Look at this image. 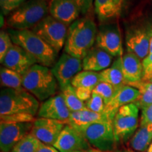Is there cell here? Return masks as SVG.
I'll return each instance as SVG.
<instances>
[{"instance_id": "6da1fadb", "label": "cell", "mask_w": 152, "mask_h": 152, "mask_svg": "<svg viewBox=\"0 0 152 152\" xmlns=\"http://www.w3.org/2000/svg\"><path fill=\"white\" fill-rule=\"evenodd\" d=\"M97 27L90 17L77 19L68 27L64 52L83 60L96 43Z\"/></svg>"}, {"instance_id": "7a4b0ae2", "label": "cell", "mask_w": 152, "mask_h": 152, "mask_svg": "<svg viewBox=\"0 0 152 152\" xmlns=\"http://www.w3.org/2000/svg\"><path fill=\"white\" fill-rule=\"evenodd\" d=\"M8 33L14 45L25 49L38 64L51 67L56 64L58 52L31 30L10 29Z\"/></svg>"}, {"instance_id": "3957f363", "label": "cell", "mask_w": 152, "mask_h": 152, "mask_svg": "<svg viewBox=\"0 0 152 152\" xmlns=\"http://www.w3.org/2000/svg\"><path fill=\"white\" fill-rule=\"evenodd\" d=\"M58 85L52 69L40 64H35L23 75V88L41 102L54 96Z\"/></svg>"}, {"instance_id": "277c9868", "label": "cell", "mask_w": 152, "mask_h": 152, "mask_svg": "<svg viewBox=\"0 0 152 152\" xmlns=\"http://www.w3.org/2000/svg\"><path fill=\"white\" fill-rule=\"evenodd\" d=\"M37 99L26 89L3 88L0 92V115L28 113L35 116L39 109Z\"/></svg>"}, {"instance_id": "5b68a950", "label": "cell", "mask_w": 152, "mask_h": 152, "mask_svg": "<svg viewBox=\"0 0 152 152\" xmlns=\"http://www.w3.org/2000/svg\"><path fill=\"white\" fill-rule=\"evenodd\" d=\"M46 0H28L13 11L7 18V25L14 30H31L48 16Z\"/></svg>"}, {"instance_id": "8992f818", "label": "cell", "mask_w": 152, "mask_h": 152, "mask_svg": "<svg viewBox=\"0 0 152 152\" xmlns=\"http://www.w3.org/2000/svg\"><path fill=\"white\" fill-rule=\"evenodd\" d=\"M76 130L94 149L104 152L113 151L115 149L117 142L112 123H94Z\"/></svg>"}, {"instance_id": "52a82bcc", "label": "cell", "mask_w": 152, "mask_h": 152, "mask_svg": "<svg viewBox=\"0 0 152 152\" xmlns=\"http://www.w3.org/2000/svg\"><path fill=\"white\" fill-rule=\"evenodd\" d=\"M68 30V26L50 15L31 29L58 53L65 46Z\"/></svg>"}, {"instance_id": "ba28073f", "label": "cell", "mask_w": 152, "mask_h": 152, "mask_svg": "<svg viewBox=\"0 0 152 152\" xmlns=\"http://www.w3.org/2000/svg\"><path fill=\"white\" fill-rule=\"evenodd\" d=\"M139 109L135 104L132 103L123 106L118 110L112 122L117 142H126L137 130Z\"/></svg>"}, {"instance_id": "9c48e42d", "label": "cell", "mask_w": 152, "mask_h": 152, "mask_svg": "<svg viewBox=\"0 0 152 152\" xmlns=\"http://www.w3.org/2000/svg\"><path fill=\"white\" fill-rule=\"evenodd\" d=\"M95 45L113 57L123 56V42L118 25L115 23L101 25L98 28Z\"/></svg>"}, {"instance_id": "30bf717a", "label": "cell", "mask_w": 152, "mask_h": 152, "mask_svg": "<svg viewBox=\"0 0 152 152\" xmlns=\"http://www.w3.org/2000/svg\"><path fill=\"white\" fill-rule=\"evenodd\" d=\"M33 123H9L1 121L0 149L1 152H11L15 146L29 134Z\"/></svg>"}, {"instance_id": "8fae6325", "label": "cell", "mask_w": 152, "mask_h": 152, "mask_svg": "<svg viewBox=\"0 0 152 152\" xmlns=\"http://www.w3.org/2000/svg\"><path fill=\"white\" fill-rule=\"evenodd\" d=\"M83 71V61L64 52L52 68L61 89L71 85L73 77Z\"/></svg>"}, {"instance_id": "7c38bea8", "label": "cell", "mask_w": 152, "mask_h": 152, "mask_svg": "<svg viewBox=\"0 0 152 152\" xmlns=\"http://www.w3.org/2000/svg\"><path fill=\"white\" fill-rule=\"evenodd\" d=\"M53 146L59 152L87 151L91 148L84 136L68 124L65 125Z\"/></svg>"}, {"instance_id": "4fadbf2b", "label": "cell", "mask_w": 152, "mask_h": 152, "mask_svg": "<svg viewBox=\"0 0 152 152\" xmlns=\"http://www.w3.org/2000/svg\"><path fill=\"white\" fill-rule=\"evenodd\" d=\"M66 124V123L56 120L38 118L33 122L30 134L42 143L53 146Z\"/></svg>"}, {"instance_id": "5bb4252c", "label": "cell", "mask_w": 152, "mask_h": 152, "mask_svg": "<svg viewBox=\"0 0 152 152\" xmlns=\"http://www.w3.org/2000/svg\"><path fill=\"white\" fill-rule=\"evenodd\" d=\"M71 113L62 94L59 93L43 102L37 112V117L62 121L67 124Z\"/></svg>"}, {"instance_id": "9a60e30c", "label": "cell", "mask_w": 152, "mask_h": 152, "mask_svg": "<svg viewBox=\"0 0 152 152\" xmlns=\"http://www.w3.org/2000/svg\"><path fill=\"white\" fill-rule=\"evenodd\" d=\"M36 64H37V61L31 55L16 45H13L1 62L3 66L22 75Z\"/></svg>"}, {"instance_id": "2e32d148", "label": "cell", "mask_w": 152, "mask_h": 152, "mask_svg": "<svg viewBox=\"0 0 152 152\" xmlns=\"http://www.w3.org/2000/svg\"><path fill=\"white\" fill-rule=\"evenodd\" d=\"M152 28H136L128 32L126 35L128 52L135 54L142 61L149 54V42Z\"/></svg>"}, {"instance_id": "e0dca14e", "label": "cell", "mask_w": 152, "mask_h": 152, "mask_svg": "<svg viewBox=\"0 0 152 152\" xmlns=\"http://www.w3.org/2000/svg\"><path fill=\"white\" fill-rule=\"evenodd\" d=\"M49 13L56 20L70 26L81 14L75 0H51Z\"/></svg>"}, {"instance_id": "ac0fdd59", "label": "cell", "mask_w": 152, "mask_h": 152, "mask_svg": "<svg viewBox=\"0 0 152 152\" xmlns=\"http://www.w3.org/2000/svg\"><path fill=\"white\" fill-rule=\"evenodd\" d=\"M140 96L137 89L128 85H124L115 91L113 98L109 103L106 105L104 113L107 114L112 121L116 114L118 110L127 104L134 103Z\"/></svg>"}, {"instance_id": "d6986e66", "label": "cell", "mask_w": 152, "mask_h": 152, "mask_svg": "<svg viewBox=\"0 0 152 152\" xmlns=\"http://www.w3.org/2000/svg\"><path fill=\"white\" fill-rule=\"evenodd\" d=\"M113 58L111 54L95 46L89 51L83 61V71H102L111 66Z\"/></svg>"}, {"instance_id": "ffe728a7", "label": "cell", "mask_w": 152, "mask_h": 152, "mask_svg": "<svg viewBox=\"0 0 152 152\" xmlns=\"http://www.w3.org/2000/svg\"><path fill=\"white\" fill-rule=\"evenodd\" d=\"M122 68L125 85L136 83L142 80V61L137 56L127 52L122 56Z\"/></svg>"}, {"instance_id": "44dd1931", "label": "cell", "mask_w": 152, "mask_h": 152, "mask_svg": "<svg viewBox=\"0 0 152 152\" xmlns=\"http://www.w3.org/2000/svg\"><path fill=\"white\" fill-rule=\"evenodd\" d=\"M106 122L112 123L111 118L106 113H99L87 109V108L81 111L71 112L67 124L75 129L83 128L94 123Z\"/></svg>"}, {"instance_id": "7402d4cb", "label": "cell", "mask_w": 152, "mask_h": 152, "mask_svg": "<svg viewBox=\"0 0 152 152\" xmlns=\"http://www.w3.org/2000/svg\"><path fill=\"white\" fill-rule=\"evenodd\" d=\"M125 0H94V12L100 21L117 18L121 14Z\"/></svg>"}, {"instance_id": "603a6c76", "label": "cell", "mask_w": 152, "mask_h": 152, "mask_svg": "<svg viewBox=\"0 0 152 152\" xmlns=\"http://www.w3.org/2000/svg\"><path fill=\"white\" fill-rule=\"evenodd\" d=\"M100 82L111 85L115 89H118L125 85L122 68V56L118 57L111 66L99 73Z\"/></svg>"}, {"instance_id": "cb8c5ba5", "label": "cell", "mask_w": 152, "mask_h": 152, "mask_svg": "<svg viewBox=\"0 0 152 152\" xmlns=\"http://www.w3.org/2000/svg\"><path fill=\"white\" fill-rule=\"evenodd\" d=\"M152 142V125H140L129 142V147L132 151L145 152Z\"/></svg>"}, {"instance_id": "d4e9b609", "label": "cell", "mask_w": 152, "mask_h": 152, "mask_svg": "<svg viewBox=\"0 0 152 152\" xmlns=\"http://www.w3.org/2000/svg\"><path fill=\"white\" fill-rule=\"evenodd\" d=\"M99 82V75L97 72L82 71L73 77L71 85L75 88L82 87L93 91Z\"/></svg>"}, {"instance_id": "484cf974", "label": "cell", "mask_w": 152, "mask_h": 152, "mask_svg": "<svg viewBox=\"0 0 152 152\" xmlns=\"http://www.w3.org/2000/svg\"><path fill=\"white\" fill-rule=\"evenodd\" d=\"M0 80L1 87L18 90L23 87V75L20 73L1 66L0 68Z\"/></svg>"}, {"instance_id": "4316f807", "label": "cell", "mask_w": 152, "mask_h": 152, "mask_svg": "<svg viewBox=\"0 0 152 152\" xmlns=\"http://www.w3.org/2000/svg\"><path fill=\"white\" fill-rule=\"evenodd\" d=\"M60 93L62 94L66 105L71 112L81 111L86 108L85 102H82L77 97L75 92V88L72 85H69L64 88L61 89Z\"/></svg>"}, {"instance_id": "83f0119b", "label": "cell", "mask_w": 152, "mask_h": 152, "mask_svg": "<svg viewBox=\"0 0 152 152\" xmlns=\"http://www.w3.org/2000/svg\"><path fill=\"white\" fill-rule=\"evenodd\" d=\"M42 144L30 133L15 146L11 152H36Z\"/></svg>"}, {"instance_id": "f1b7e54d", "label": "cell", "mask_w": 152, "mask_h": 152, "mask_svg": "<svg viewBox=\"0 0 152 152\" xmlns=\"http://www.w3.org/2000/svg\"><path fill=\"white\" fill-rule=\"evenodd\" d=\"M115 91H116V89L111 85L104 83V82H99L97 85L94 87L92 92L99 95L103 99L106 105L113 98Z\"/></svg>"}, {"instance_id": "f546056e", "label": "cell", "mask_w": 152, "mask_h": 152, "mask_svg": "<svg viewBox=\"0 0 152 152\" xmlns=\"http://www.w3.org/2000/svg\"><path fill=\"white\" fill-rule=\"evenodd\" d=\"M85 107L90 111L99 113H104L106 109V104L99 95L92 92V96L85 102Z\"/></svg>"}, {"instance_id": "4dcf8cb0", "label": "cell", "mask_w": 152, "mask_h": 152, "mask_svg": "<svg viewBox=\"0 0 152 152\" xmlns=\"http://www.w3.org/2000/svg\"><path fill=\"white\" fill-rule=\"evenodd\" d=\"M14 44L9 33L1 30L0 33V62L3 61L6 55Z\"/></svg>"}, {"instance_id": "1f68e13d", "label": "cell", "mask_w": 152, "mask_h": 152, "mask_svg": "<svg viewBox=\"0 0 152 152\" xmlns=\"http://www.w3.org/2000/svg\"><path fill=\"white\" fill-rule=\"evenodd\" d=\"M35 116L28 113H16L1 117V121L9 123H33Z\"/></svg>"}, {"instance_id": "d6a6232c", "label": "cell", "mask_w": 152, "mask_h": 152, "mask_svg": "<svg viewBox=\"0 0 152 152\" xmlns=\"http://www.w3.org/2000/svg\"><path fill=\"white\" fill-rule=\"evenodd\" d=\"M25 1H26V0H0L1 14L7 16L11 14Z\"/></svg>"}, {"instance_id": "836d02e7", "label": "cell", "mask_w": 152, "mask_h": 152, "mask_svg": "<svg viewBox=\"0 0 152 152\" xmlns=\"http://www.w3.org/2000/svg\"><path fill=\"white\" fill-rule=\"evenodd\" d=\"M140 96L138 99L134 102L140 109H144L152 104V93L144 89H139Z\"/></svg>"}, {"instance_id": "e575fe53", "label": "cell", "mask_w": 152, "mask_h": 152, "mask_svg": "<svg viewBox=\"0 0 152 152\" xmlns=\"http://www.w3.org/2000/svg\"><path fill=\"white\" fill-rule=\"evenodd\" d=\"M143 77L142 80L150 81L152 78V54H150L142 60Z\"/></svg>"}, {"instance_id": "d590c367", "label": "cell", "mask_w": 152, "mask_h": 152, "mask_svg": "<svg viewBox=\"0 0 152 152\" xmlns=\"http://www.w3.org/2000/svg\"><path fill=\"white\" fill-rule=\"evenodd\" d=\"M152 125V104L142 110L140 125Z\"/></svg>"}, {"instance_id": "8d00e7d4", "label": "cell", "mask_w": 152, "mask_h": 152, "mask_svg": "<svg viewBox=\"0 0 152 152\" xmlns=\"http://www.w3.org/2000/svg\"><path fill=\"white\" fill-rule=\"evenodd\" d=\"M75 1L78 6L81 14H86L92 8L94 0H75Z\"/></svg>"}, {"instance_id": "74e56055", "label": "cell", "mask_w": 152, "mask_h": 152, "mask_svg": "<svg viewBox=\"0 0 152 152\" xmlns=\"http://www.w3.org/2000/svg\"><path fill=\"white\" fill-rule=\"evenodd\" d=\"M75 92L79 99L83 102H86L90 99L92 94V90L82 87L75 88Z\"/></svg>"}, {"instance_id": "f35d334b", "label": "cell", "mask_w": 152, "mask_h": 152, "mask_svg": "<svg viewBox=\"0 0 152 152\" xmlns=\"http://www.w3.org/2000/svg\"><path fill=\"white\" fill-rule=\"evenodd\" d=\"M128 85L132 86L134 88L137 89H144V90L149 91V92L152 93V82L151 81H144V80H140L136 83H130Z\"/></svg>"}, {"instance_id": "ab89813d", "label": "cell", "mask_w": 152, "mask_h": 152, "mask_svg": "<svg viewBox=\"0 0 152 152\" xmlns=\"http://www.w3.org/2000/svg\"><path fill=\"white\" fill-rule=\"evenodd\" d=\"M36 152H59V151H58V150L54 147H52V146L47 145V144H45L42 143Z\"/></svg>"}, {"instance_id": "60d3db41", "label": "cell", "mask_w": 152, "mask_h": 152, "mask_svg": "<svg viewBox=\"0 0 152 152\" xmlns=\"http://www.w3.org/2000/svg\"><path fill=\"white\" fill-rule=\"evenodd\" d=\"M86 152H104V151H100V150L94 149V148H90V149L89 150H87Z\"/></svg>"}, {"instance_id": "b9f144b4", "label": "cell", "mask_w": 152, "mask_h": 152, "mask_svg": "<svg viewBox=\"0 0 152 152\" xmlns=\"http://www.w3.org/2000/svg\"><path fill=\"white\" fill-rule=\"evenodd\" d=\"M152 54V34L150 38V42H149V54Z\"/></svg>"}, {"instance_id": "7bdbcfd3", "label": "cell", "mask_w": 152, "mask_h": 152, "mask_svg": "<svg viewBox=\"0 0 152 152\" xmlns=\"http://www.w3.org/2000/svg\"><path fill=\"white\" fill-rule=\"evenodd\" d=\"M147 152H152V142H151V144H150V145H149V148H148Z\"/></svg>"}, {"instance_id": "ee69618b", "label": "cell", "mask_w": 152, "mask_h": 152, "mask_svg": "<svg viewBox=\"0 0 152 152\" xmlns=\"http://www.w3.org/2000/svg\"><path fill=\"white\" fill-rule=\"evenodd\" d=\"M125 152H137V151H132V150H131V149H128V151H125Z\"/></svg>"}, {"instance_id": "f6af8a7d", "label": "cell", "mask_w": 152, "mask_h": 152, "mask_svg": "<svg viewBox=\"0 0 152 152\" xmlns=\"http://www.w3.org/2000/svg\"><path fill=\"white\" fill-rule=\"evenodd\" d=\"M76 152H86V151H76Z\"/></svg>"}, {"instance_id": "bcb514c9", "label": "cell", "mask_w": 152, "mask_h": 152, "mask_svg": "<svg viewBox=\"0 0 152 152\" xmlns=\"http://www.w3.org/2000/svg\"><path fill=\"white\" fill-rule=\"evenodd\" d=\"M150 81H151V82H152V78H151V80H150Z\"/></svg>"}, {"instance_id": "7dc6e473", "label": "cell", "mask_w": 152, "mask_h": 152, "mask_svg": "<svg viewBox=\"0 0 152 152\" xmlns=\"http://www.w3.org/2000/svg\"><path fill=\"white\" fill-rule=\"evenodd\" d=\"M116 152H119V151H116Z\"/></svg>"}]
</instances>
